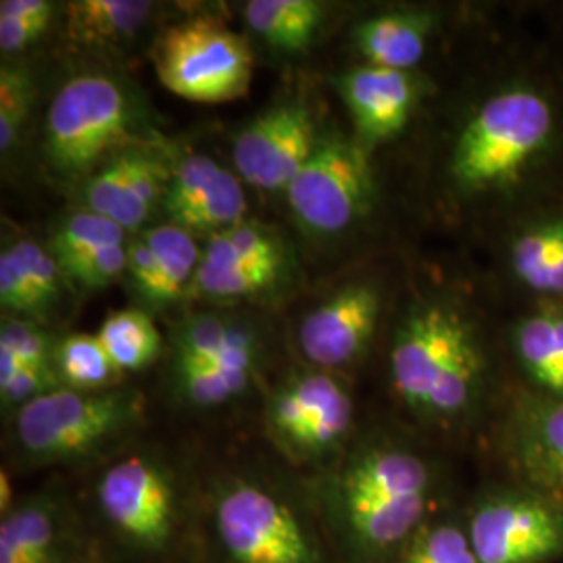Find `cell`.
I'll return each mask as SVG.
<instances>
[{"label": "cell", "mask_w": 563, "mask_h": 563, "mask_svg": "<svg viewBox=\"0 0 563 563\" xmlns=\"http://www.w3.org/2000/svg\"><path fill=\"white\" fill-rule=\"evenodd\" d=\"M451 205L497 230L563 195V92L541 65L509 59L455 121L441 163Z\"/></svg>", "instance_id": "obj_1"}, {"label": "cell", "mask_w": 563, "mask_h": 563, "mask_svg": "<svg viewBox=\"0 0 563 563\" xmlns=\"http://www.w3.org/2000/svg\"><path fill=\"white\" fill-rule=\"evenodd\" d=\"M390 383L426 426L462 428L481 416L493 384V355L470 302L426 290L402 307L388 349Z\"/></svg>", "instance_id": "obj_2"}, {"label": "cell", "mask_w": 563, "mask_h": 563, "mask_svg": "<svg viewBox=\"0 0 563 563\" xmlns=\"http://www.w3.org/2000/svg\"><path fill=\"white\" fill-rule=\"evenodd\" d=\"M328 514L357 563H395L430 522L434 472L413 449L369 439L355 444L328 484Z\"/></svg>", "instance_id": "obj_3"}, {"label": "cell", "mask_w": 563, "mask_h": 563, "mask_svg": "<svg viewBox=\"0 0 563 563\" xmlns=\"http://www.w3.org/2000/svg\"><path fill=\"white\" fill-rule=\"evenodd\" d=\"M142 413L144 399L136 390L59 386L18 409L15 434L34 460L69 462L118 441L141 423Z\"/></svg>", "instance_id": "obj_4"}, {"label": "cell", "mask_w": 563, "mask_h": 563, "mask_svg": "<svg viewBox=\"0 0 563 563\" xmlns=\"http://www.w3.org/2000/svg\"><path fill=\"white\" fill-rule=\"evenodd\" d=\"M132 102L120 81L102 74L76 76L48 107L46 159L63 178H81L132 146Z\"/></svg>", "instance_id": "obj_5"}, {"label": "cell", "mask_w": 563, "mask_h": 563, "mask_svg": "<svg viewBox=\"0 0 563 563\" xmlns=\"http://www.w3.org/2000/svg\"><path fill=\"white\" fill-rule=\"evenodd\" d=\"M302 230L316 236H341L362 225L378 199L374 155L342 132H328L284 190Z\"/></svg>", "instance_id": "obj_6"}, {"label": "cell", "mask_w": 563, "mask_h": 563, "mask_svg": "<svg viewBox=\"0 0 563 563\" xmlns=\"http://www.w3.org/2000/svg\"><path fill=\"white\" fill-rule=\"evenodd\" d=\"M163 86L186 101L232 102L253 81L249 42L213 18H192L167 27L153 48Z\"/></svg>", "instance_id": "obj_7"}, {"label": "cell", "mask_w": 563, "mask_h": 563, "mask_svg": "<svg viewBox=\"0 0 563 563\" xmlns=\"http://www.w3.org/2000/svg\"><path fill=\"white\" fill-rule=\"evenodd\" d=\"M265 428L274 446L288 460L322 462L336 455L351 437V393L325 369L292 374L269 395Z\"/></svg>", "instance_id": "obj_8"}, {"label": "cell", "mask_w": 563, "mask_h": 563, "mask_svg": "<svg viewBox=\"0 0 563 563\" xmlns=\"http://www.w3.org/2000/svg\"><path fill=\"white\" fill-rule=\"evenodd\" d=\"M465 528L478 563H551L563 558L562 509L520 484L484 493Z\"/></svg>", "instance_id": "obj_9"}, {"label": "cell", "mask_w": 563, "mask_h": 563, "mask_svg": "<svg viewBox=\"0 0 563 563\" xmlns=\"http://www.w3.org/2000/svg\"><path fill=\"white\" fill-rule=\"evenodd\" d=\"M216 530L234 563H318L301 520L255 484L228 486L216 504Z\"/></svg>", "instance_id": "obj_10"}, {"label": "cell", "mask_w": 563, "mask_h": 563, "mask_svg": "<svg viewBox=\"0 0 563 563\" xmlns=\"http://www.w3.org/2000/svg\"><path fill=\"white\" fill-rule=\"evenodd\" d=\"M313 111L301 101L265 109L234 139L236 176L253 188L286 190L320 142Z\"/></svg>", "instance_id": "obj_11"}, {"label": "cell", "mask_w": 563, "mask_h": 563, "mask_svg": "<svg viewBox=\"0 0 563 563\" xmlns=\"http://www.w3.org/2000/svg\"><path fill=\"white\" fill-rule=\"evenodd\" d=\"M176 488L162 465L130 455L111 465L99 483L104 518L130 543L159 551L176 530Z\"/></svg>", "instance_id": "obj_12"}, {"label": "cell", "mask_w": 563, "mask_h": 563, "mask_svg": "<svg viewBox=\"0 0 563 563\" xmlns=\"http://www.w3.org/2000/svg\"><path fill=\"white\" fill-rule=\"evenodd\" d=\"M505 282L526 302H563V195L537 202L497 230Z\"/></svg>", "instance_id": "obj_13"}, {"label": "cell", "mask_w": 563, "mask_h": 563, "mask_svg": "<svg viewBox=\"0 0 563 563\" xmlns=\"http://www.w3.org/2000/svg\"><path fill=\"white\" fill-rule=\"evenodd\" d=\"M383 313L380 282L363 278L342 284L302 318V357L325 372L362 362L383 322Z\"/></svg>", "instance_id": "obj_14"}, {"label": "cell", "mask_w": 563, "mask_h": 563, "mask_svg": "<svg viewBox=\"0 0 563 563\" xmlns=\"http://www.w3.org/2000/svg\"><path fill=\"white\" fill-rule=\"evenodd\" d=\"M501 449L516 484L563 511V399L518 388L501 423Z\"/></svg>", "instance_id": "obj_15"}, {"label": "cell", "mask_w": 563, "mask_h": 563, "mask_svg": "<svg viewBox=\"0 0 563 563\" xmlns=\"http://www.w3.org/2000/svg\"><path fill=\"white\" fill-rule=\"evenodd\" d=\"M334 84L353 123V139L369 155L401 136L428 92V80L420 71L363 63L346 69Z\"/></svg>", "instance_id": "obj_16"}, {"label": "cell", "mask_w": 563, "mask_h": 563, "mask_svg": "<svg viewBox=\"0 0 563 563\" xmlns=\"http://www.w3.org/2000/svg\"><path fill=\"white\" fill-rule=\"evenodd\" d=\"M249 201L241 178L207 155H186L165 188L162 213L165 223L188 234L218 236L246 222Z\"/></svg>", "instance_id": "obj_17"}, {"label": "cell", "mask_w": 563, "mask_h": 563, "mask_svg": "<svg viewBox=\"0 0 563 563\" xmlns=\"http://www.w3.org/2000/svg\"><path fill=\"white\" fill-rule=\"evenodd\" d=\"M172 167L153 151L130 146L102 163L84 184V205L123 230H139L162 209Z\"/></svg>", "instance_id": "obj_18"}, {"label": "cell", "mask_w": 563, "mask_h": 563, "mask_svg": "<svg viewBox=\"0 0 563 563\" xmlns=\"http://www.w3.org/2000/svg\"><path fill=\"white\" fill-rule=\"evenodd\" d=\"M201 262V246L192 234L162 223L128 244L125 276L144 305L162 309L192 290Z\"/></svg>", "instance_id": "obj_19"}, {"label": "cell", "mask_w": 563, "mask_h": 563, "mask_svg": "<svg viewBox=\"0 0 563 563\" xmlns=\"http://www.w3.org/2000/svg\"><path fill=\"white\" fill-rule=\"evenodd\" d=\"M505 349L520 388L563 399V302H526L507 325Z\"/></svg>", "instance_id": "obj_20"}, {"label": "cell", "mask_w": 563, "mask_h": 563, "mask_svg": "<svg viewBox=\"0 0 563 563\" xmlns=\"http://www.w3.org/2000/svg\"><path fill=\"white\" fill-rule=\"evenodd\" d=\"M443 15L432 7H393L360 21L351 42L363 65L420 71Z\"/></svg>", "instance_id": "obj_21"}, {"label": "cell", "mask_w": 563, "mask_h": 563, "mask_svg": "<svg viewBox=\"0 0 563 563\" xmlns=\"http://www.w3.org/2000/svg\"><path fill=\"white\" fill-rule=\"evenodd\" d=\"M260 362V334L251 323L199 313L184 320L174 339V367Z\"/></svg>", "instance_id": "obj_22"}, {"label": "cell", "mask_w": 563, "mask_h": 563, "mask_svg": "<svg viewBox=\"0 0 563 563\" xmlns=\"http://www.w3.org/2000/svg\"><path fill=\"white\" fill-rule=\"evenodd\" d=\"M59 505L32 499L13 507L0 523V563H60L65 547Z\"/></svg>", "instance_id": "obj_23"}, {"label": "cell", "mask_w": 563, "mask_h": 563, "mask_svg": "<svg viewBox=\"0 0 563 563\" xmlns=\"http://www.w3.org/2000/svg\"><path fill=\"white\" fill-rule=\"evenodd\" d=\"M146 0H76L65 4L69 38L84 46H111L134 38L153 15Z\"/></svg>", "instance_id": "obj_24"}, {"label": "cell", "mask_w": 563, "mask_h": 563, "mask_svg": "<svg viewBox=\"0 0 563 563\" xmlns=\"http://www.w3.org/2000/svg\"><path fill=\"white\" fill-rule=\"evenodd\" d=\"M325 4L318 0H251L244 7L249 27L280 53L307 51L322 30Z\"/></svg>", "instance_id": "obj_25"}, {"label": "cell", "mask_w": 563, "mask_h": 563, "mask_svg": "<svg viewBox=\"0 0 563 563\" xmlns=\"http://www.w3.org/2000/svg\"><path fill=\"white\" fill-rule=\"evenodd\" d=\"M284 246L274 232L260 223L242 222L209 239L202 251L201 265L223 269L280 267L284 269Z\"/></svg>", "instance_id": "obj_26"}, {"label": "cell", "mask_w": 563, "mask_h": 563, "mask_svg": "<svg viewBox=\"0 0 563 563\" xmlns=\"http://www.w3.org/2000/svg\"><path fill=\"white\" fill-rule=\"evenodd\" d=\"M97 336L121 372L148 367L162 351V334L153 318L142 309L111 313L101 323Z\"/></svg>", "instance_id": "obj_27"}, {"label": "cell", "mask_w": 563, "mask_h": 563, "mask_svg": "<svg viewBox=\"0 0 563 563\" xmlns=\"http://www.w3.org/2000/svg\"><path fill=\"white\" fill-rule=\"evenodd\" d=\"M53 365L60 384L76 390L113 388L123 374L97 334L65 336L55 346Z\"/></svg>", "instance_id": "obj_28"}, {"label": "cell", "mask_w": 563, "mask_h": 563, "mask_svg": "<svg viewBox=\"0 0 563 563\" xmlns=\"http://www.w3.org/2000/svg\"><path fill=\"white\" fill-rule=\"evenodd\" d=\"M257 374V365L211 363L174 367L181 397L197 407H218L246 393Z\"/></svg>", "instance_id": "obj_29"}, {"label": "cell", "mask_w": 563, "mask_h": 563, "mask_svg": "<svg viewBox=\"0 0 563 563\" xmlns=\"http://www.w3.org/2000/svg\"><path fill=\"white\" fill-rule=\"evenodd\" d=\"M125 232L120 223L99 216L95 211H76L69 213L63 222L57 225L48 251L59 263L63 276L84 257L99 251L102 246L121 244L125 242Z\"/></svg>", "instance_id": "obj_30"}, {"label": "cell", "mask_w": 563, "mask_h": 563, "mask_svg": "<svg viewBox=\"0 0 563 563\" xmlns=\"http://www.w3.org/2000/svg\"><path fill=\"white\" fill-rule=\"evenodd\" d=\"M395 563H478L465 523L430 520Z\"/></svg>", "instance_id": "obj_31"}, {"label": "cell", "mask_w": 563, "mask_h": 563, "mask_svg": "<svg viewBox=\"0 0 563 563\" xmlns=\"http://www.w3.org/2000/svg\"><path fill=\"white\" fill-rule=\"evenodd\" d=\"M55 18L48 0H2L0 2V51L18 55L41 41Z\"/></svg>", "instance_id": "obj_32"}, {"label": "cell", "mask_w": 563, "mask_h": 563, "mask_svg": "<svg viewBox=\"0 0 563 563\" xmlns=\"http://www.w3.org/2000/svg\"><path fill=\"white\" fill-rule=\"evenodd\" d=\"M34 78L23 65H4L0 71V151L11 153L34 104Z\"/></svg>", "instance_id": "obj_33"}, {"label": "cell", "mask_w": 563, "mask_h": 563, "mask_svg": "<svg viewBox=\"0 0 563 563\" xmlns=\"http://www.w3.org/2000/svg\"><path fill=\"white\" fill-rule=\"evenodd\" d=\"M13 257L20 263L21 272L30 282L38 305H41L42 316H46L60 297V282H63V272L59 263L48 251V246H42L32 239H20V241L7 244Z\"/></svg>", "instance_id": "obj_34"}, {"label": "cell", "mask_w": 563, "mask_h": 563, "mask_svg": "<svg viewBox=\"0 0 563 563\" xmlns=\"http://www.w3.org/2000/svg\"><path fill=\"white\" fill-rule=\"evenodd\" d=\"M55 342L32 320L9 318L0 328V349L11 351L23 367H55Z\"/></svg>", "instance_id": "obj_35"}, {"label": "cell", "mask_w": 563, "mask_h": 563, "mask_svg": "<svg viewBox=\"0 0 563 563\" xmlns=\"http://www.w3.org/2000/svg\"><path fill=\"white\" fill-rule=\"evenodd\" d=\"M0 305L11 313V318L32 322L44 318L38 299L9 246L0 253Z\"/></svg>", "instance_id": "obj_36"}, {"label": "cell", "mask_w": 563, "mask_h": 563, "mask_svg": "<svg viewBox=\"0 0 563 563\" xmlns=\"http://www.w3.org/2000/svg\"><path fill=\"white\" fill-rule=\"evenodd\" d=\"M128 244L130 242L102 246L99 251L90 253L88 257H84L80 263H76L65 274V278L78 284L81 288H86V290L107 288L109 284L120 280L121 276H125Z\"/></svg>", "instance_id": "obj_37"}, {"label": "cell", "mask_w": 563, "mask_h": 563, "mask_svg": "<svg viewBox=\"0 0 563 563\" xmlns=\"http://www.w3.org/2000/svg\"><path fill=\"white\" fill-rule=\"evenodd\" d=\"M59 386L63 384L55 367H23L11 383L0 386L2 407L21 409L25 402L34 401Z\"/></svg>", "instance_id": "obj_38"}, {"label": "cell", "mask_w": 563, "mask_h": 563, "mask_svg": "<svg viewBox=\"0 0 563 563\" xmlns=\"http://www.w3.org/2000/svg\"><path fill=\"white\" fill-rule=\"evenodd\" d=\"M13 488H11V481L7 476V472L0 474V509H2V516H7L11 509H13Z\"/></svg>", "instance_id": "obj_39"}]
</instances>
